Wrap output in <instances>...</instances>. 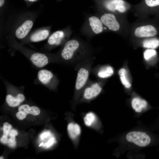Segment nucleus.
<instances>
[{
	"label": "nucleus",
	"mask_w": 159,
	"mask_h": 159,
	"mask_svg": "<svg viewBox=\"0 0 159 159\" xmlns=\"http://www.w3.org/2000/svg\"><path fill=\"white\" fill-rule=\"evenodd\" d=\"M67 115L68 121L67 127L68 135L74 148L77 149L80 144L82 128L80 125L74 120L73 113L69 112Z\"/></svg>",
	"instance_id": "1"
},
{
	"label": "nucleus",
	"mask_w": 159,
	"mask_h": 159,
	"mask_svg": "<svg viewBox=\"0 0 159 159\" xmlns=\"http://www.w3.org/2000/svg\"><path fill=\"white\" fill-rule=\"evenodd\" d=\"M126 139L127 141L141 147L147 146L151 141L150 137L146 133L136 131L128 133L126 135Z\"/></svg>",
	"instance_id": "2"
},
{
	"label": "nucleus",
	"mask_w": 159,
	"mask_h": 159,
	"mask_svg": "<svg viewBox=\"0 0 159 159\" xmlns=\"http://www.w3.org/2000/svg\"><path fill=\"white\" fill-rule=\"evenodd\" d=\"M82 115L83 123L86 127L98 132H101L102 123L96 113L90 111L82 113Z\"/></svg>",
	"instance_id": "3"
},
{
	"label": "nucleus",
	"mask_w": 159,
	"mask_h": 159,
	"mask_svg": "<svg viewBox=\"0 0 159 159\" xmlns=\"http://www.w3.org/2000/svg\"><path fill=\"white\" fill-rule=\"evenodd\" d=\"M26 55H27L33 65L37 68L43 67L50 62L49 57L44 53L34 52Z\"/></svg>",
	"instance_id": "4"
},
{
	"label": "nucleus",
	"mask_w": 159,
	"mask_h": 159,
	"mask_svg": "<svg viewBox=\"0 0 159 159\" xmlns=\"http://www.w3.org/2000/svg\"><path fill=\"white\" fill-rule=\"evenodd\" d=\"M79 46V42L75 39H71L67 42L61 52L62 58L65 60L72 59Z\"/></svg>",
	"instance_id": "5"
},
{
	"label": "nucleus",
	"mask_w": 159,
	"mask_h": 159,
	"mask_svg": "<svg viewBox=\"0 0 159 159\" xmlns=\"http://www.w3.org/2000/svg\"><path fill=\"white\" fill-rule=\"evenodd\" d=\"M156 28L151 24L141 26L136 28L134 32L135 36L139 38L153 37L158 34Z\"/></svg>",
	"instance_id": "6"
},
{
	"label": "nucleus",
	"mask_w": 159,
	"mask_h": 159,
	"mask_svg": "<svg viewBox=\"0 0 159 159\" xmlns=\"http://www.w3.org/2000/svg\"><path fill=\"white\" fill-rule=\"evenodd\" d=\"M100 20L102 23L110 30L117 31L120 28V24L112 14H104L101 16Z\"/></svg>",
	"instance_id": "7"
},
{
	"label": "nucleus",
	"mask_w": 159,
	"mask_h": 159,
	"mask_svg": "<svg viewBox=\"0 0 159 159\" xmlns=\"http://www.w3.org/2000/svg\"><path fill=\"white\" fill-rule=\"evenodd\" d=\"M102 88L98 83H95L87 87L82 94V101L89 102L95 98L101 92Z\"/></svg>",
	"instance_id": "8"
},
{
	"label": "nucleus",
	"mask_w": 159,
	"mask_h": 159,
	"mask_svg": "<svg viewBox=\"0 0 159 159\" xmlns=\"http://www.w3.org/2000/svg\"><path fill=\"white\" fill-rule=\"evenodd\" d=\"M33 22L31 19L24 21L16 29L15 32L16 37L19 39L24 38L28 34L33 25Z\"/></svg>",
	"instance_id": "9"
},
{
	"label": "nucleus",
	"mask_w": 159,
	"mask_h": 159,
	"mask_svg": "<svg viewBox=\"0 0 159 159\" xmlns=\"http://www.w3.org/2000/svg\"><path fill=\"white\" fill-rule=\"evenodd\" d=\"M37 78L42 84L46 87H50L51 84L54 79V75L50 71L42 69L38 71Z\"/></svg>",
	"instance_id": "10"
},
{
	"label": "nucleus",
	"mask_w": 159,
	"mask_h": 159,
	"mask_svg": "<svg viewBox=\"0 0 159 159\" xmlns=\"http://www.w3.org/2000/svg\"><path fill=\"white\" fill-rule=\"evenodd\" d=\"M89 76L88 71L85 68H80L78 71L77 77L75 88L79 91L84 87L86 83Z\"/></svg>",
	"instance_id": "11"
},
{
	"label": "nucleus",
	"mask_w": 159,
	"mask_h": 159,
	"mask_svg": "<svg viewBox=\"0 0 159 159\" xmlns=\"http://www.w3.org/2000/svg\"><path fill=\"white\" fill-rule=\"evenodd\" d=\"M106 8L109 10L123 13L126 10L125 2L122 0H109L105 3Z\"/></svg>",
	"instance_id": "12"
},
{
	"label": "nucleus",
	"mask_w": 159,
	"mask_h": 159,
	"mask_svg": "<svg viewBox=\"0 0 159 159\" xmlns=\"http://www.w3.org/2000/svg\"><path fill=\"white\" fill-rule=\"evenodd\" d=\"M89 24L93 32L96 34L101 33L103 30V24L97 17L92 16L89 18Z\"/></svg>",
	"instance_id": "13"
},
{
	"label": "nucleus",
	"mask_w": 159,
	"mask_h": 159,
	"mask_svg": "<svg viewBox=\"0 0 159 159\" xmlns=\"http://www.w3.org/2000/svg\"><path fill=\"white\" fill-rule=\"evenodd\" d=\"M64 34L61 30L54 32L49 37L47 44L51 46H56L59 44L64 37Z\"/></svg>",
	"instance_id": "14"
},
{
	"label": "nucleus",
	"mask_w": 159,
	"mask_h": 159,
	"mask_svg": "<svg viewBox=\"0 0 159 159\" xmlns=\"http://www.w3.org/2000/svg\"><path fill=\"white\" fill-rule=\"evenodd\" d=\"M49 34V31L47 29L39 30L33 34L30 38V41L31 42H37L46 39Z\"/></svg>",
	"instance_id": "15"
},
{
	"label": "nucleus",
	"mask_w": 159,
	"mask_h": 159,
	"mask_svg": "<svg viewBox=\"0 0 159 159\" xmlns=\"http://www.w3.org/2000/svg\"><path fill=\"white\" fill-rule=\"evenodd\" d=\"M131 105L136 112H140L145 109L148 104L145 100L138 97H135L132 100Z\"/></svg>",
	"instance_id": "16"
},
{
	"label": "nucleus",
	"mask_w": 159,
	"mask_h": 159,
	"mask_svg": "<svg viewBox=\"0 0 159 159\" xmlns=\"http://www.w3.org/2000/svg\"><path fill=\"white\" fill-rule=\"evenodd\" d=\"M143 46L146 48L155 49L159 46V39L152 38L145 39L143 42Z\"/></svg>",
	"instance_id": "17"
},
{
	"label": "nucleus",
	"mask_w": 159,
	"mask_h": 159,
	"mask_svg": "<svg viewBox=\"0 0 159 159\" xmlns=\"http://www.w3.org/2000/svg\"><path fill=\"white\" fill-rule=\"evenodd\" d=\"M118 73L120 81L122 84L126 88H130L131 85L127 77L126 69L124 68H121L119 70Z\"/></svg>",
	"instance_id": "18"
},
{
	"label": "nucleus",
	"mask_w": 159,
	"mask_h": 159,
	"mask_svg": "<svg viewBox=\"0 0 159 159\" xmlns=\"http://www.w3.org/2000/svg\"><path fill=\"white\" fill-rule=\"evenodd\" d=\"M114 73V70L111 67L106 66L100 70L97 74L98 77L102 78L109 77L112 76Z\"/></svg>",
	"instance_id": "19"
},
{
	"label": "nucleus",
	"mask_w": 159,
	"mask_h": 159,
	"mask_svg": "<svg viewBox=\"0 0 159 159\" xmlns=\"http://www.w3.org/2000/svg\"><path fill=\"white\" fill-rule=\"evenodd\" d=\"M17 95L16 97H14L11 94H8L6 95V101L9 106L11 107H15L20 104L21 103L17 99Z\"/></svg>",
	"instance_id": "20"
},
{
	"label": "nucleus",
	"mask_w": 159,
	"mask_h": 159,
	"mask_svg": "<svg viewBox=\"0 0 159 159\" xmlns=\"http://www.w3.org/2000/svg\"><path fill=\"white\" fill-rule=\"evenodd\" d=\"M156 54L155 49H147L144 52V57L146 60L148 61L155 56Z\"/></svg>",
	"instance_id": "21"
},
{
	"label": "nucleus",
	"mask_w": 159,
	"mask_h": 159,
	"mask_svg": "<svg viewBox=\"0 0 159 159\" xmlns=\"http://www.w3.org/2000/svg\"><path fill=\"white\" fill-rule=\"evenodd\" d=\"M11 128L10 124L7 122H4L3 125V135L7 136Z\"/></svg>",
	"instance_id": "22"
},
{
	"label": "nucleus",
	"mask_w": 159,
	"mask_h": 159,
	"mask_svg": "<svg viewBox=\"0 0 159 159\" xmlns=\"http://www.w3.org/2000/svg\"><path fill=\"white\" fill-rule=\"evenodd\" d=\"M146 4L151 7L159 6V0H145Z\"/></svg>",
	"instance_id": "23"
},
{
	"label": "nucleus",
	"mask_w": 159,
	"mask_h": 159,
	"mask_svg": "<svg viewBox=\"0 0 159 159\" xmlns=\"http://www.w3.org/2000/svg\"><path fill=\"white\" fill-rule=\"evenodd\" d=\"M31 107L28 105L24 104L20 105L18 108L19 111L22 112L26 115L29 114Z\"/></svg>",
	"instance_id": "24"
},
{
	"label": "nucleus",
	"mask_w": 159,
	"mask_h": 159,
	"mask_svg": "<svg viewBox=\"0 0 159 159\" xmlns=\"http://www.w3.org/2000/svg\"><path fill=\"white\" fill-rule=\"evenodd\" d=\"M40 113L39 109L36 106H32L31 107L29 114L36 115H38Z\"/></svg>",
	"instance_id": "25"
},
{
	"label": "nucleus",
	"mask_w": 159,
	"mask_h": 159,
	"mask_svg": "<svg viewBox=\"0 0 159 159\" xmlns=\"http://www.w3.org/2000/svg\"><path fill=\"white\" fill-rule=\"evenodd\" d=\"M7 143L9 147L11 148L14 147L16 144L15 137H11V138L8 140Z\"/></svg>",
	"instance_id": "26"
},
{
	"label": "nucleus",
	"mask_w": 159,
	"mask_h": 159,
	"mask_svg": "<svg viewBox=\"0 0 159 159\" xmlns=\"http://www.w3.org/2000/svg\"><path fill=\"white\" fill-rule=\"evenodd\" d=\"M26 115V113L22 112L19 111L17 113L16 116L18 119L21 120L25 118Z\"/></svg>",
	"instance_id": "27"
},
{
	"label": "nucleus",
	"mask_w": 159,
	"mask_h": 159,
	"mask_svg": "<svg viewBox=\"0 0 159 159\" xmlns=\"http://www.w3.org/2000/svg\"><path fill=\"white\" fill-rule=\"evenodd\" d=\"M55 139L54 137L51 138L45 144V145L47 147H49L52 145L54 143H56L57 141Z\"/></svg>",
	"instance_id": "28"
},
{
	"label": "nucleus",
	"mask_w": 159,
	"mask_h": 159,
	"mask_svg": "<svg viewBox=\"0 0 159 159\" xmlns=\"http://www.w3.org/2000/svg\"><path fill=\"white\" fill-rule=\"evenodd\" d=\"M9 134L11 137H15L18 135V132L16 130L13 129L10 130Z\"/></svg>",
	"instance_id": "29"
},
{
	"label": "nucleus",
	"mask_w": 159,
	"mask_h": 159,
	"mask_svg": "<svg viewBox=\"0 0 159 159\" xmlns=\"http://www.w3.org/2000/svg\"><path fill=\"white\" fill-rule=\"evenodd\" d=\"M7 136L3 135L2 138L0 139V141L4 143H6L8 142Z\"/></svg>",
	"instance_id": "30"
},
{
	"label": "nucleus",
	"mask_w": 159,
	"mask_h": 159,
	"mask_svg": "<svg viewBox=\"0 0 159 159\" xmlns=\"http://www.w3.org/2000/svg\"><path fill=\"white\" fill-rule=\"evenodd\" d=\"M50 134V133L49 132H44L41 135V138L42 139L49 136Z\"/></svg>",
	"instance_id": "31"
},
{
	"label": "nucleus",
	"mask_w": 159,
	"mask_h": 159,
	"mask_svg": "<svg viewBox=\"0 0 159 159\" xmlns=\"http://www.w3.org/2000/svg\"><path fill=\"white\" fill-rule=\"evenodd\" d=\"M25 1L28 3H32L35 2L38 0H24Z\"/></svg>",
	"instance_id": "32"
},
{
	"label": "nucleus",
	"mask_w": 159,
	"mask_h": 159,
	"mask_svg": "<svg viewBox=\"0 0 159 159\" xmlns=\"http://www.w3.org/2000/svg\"><path fill=\"white\" fill-rule=\"evenodd\" d=\"M5 0H0V7H1L4 5Z\"/></svg>",
	"instance_id": "33"
},
{
	"label": "nucleus",
	"mask_w": 159,
	"mask_h": 159,
	"mask_svg": "<svg viewBox=\"0 0 159 159\" xmlns=\"http://www.w3.org/2000/svg\"><path fill=\"white\" fill-rule=\"evenodd\" d=\"M44 144V143H41L40 145H39V147H40L42 145H43V144Z\"/></svg>",
	"instance_id": "34"
},
{
	"label": "nucleus",
	"mask_w": 159,
	"mask_h": 159,
	"mask_svg": "<svg viewBox=\"0 0 159 159\" xmlns=\"http://www.w3.org/2000/svg\"><path fill=\"white\" fill-rule=\"evenodd\" d=\"M0 159H3V158L2 157H1V156L0 157Z\"/></svg>",
	"instance_id": "35"
}]
</instances>
